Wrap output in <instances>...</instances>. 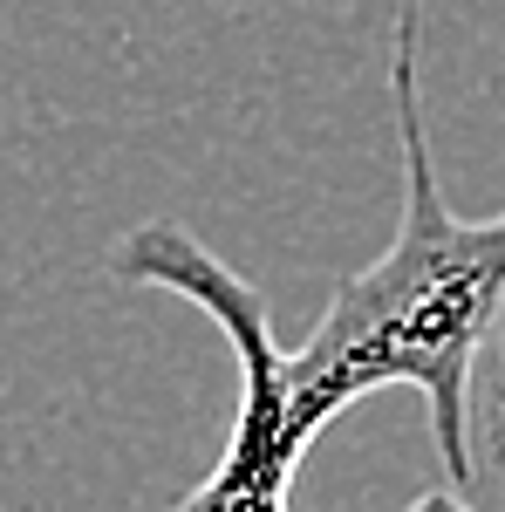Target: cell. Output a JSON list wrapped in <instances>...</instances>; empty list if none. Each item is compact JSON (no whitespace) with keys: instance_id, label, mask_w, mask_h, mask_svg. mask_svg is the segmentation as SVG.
Masks as SVG:
<instances>
[{"instance_id":"1","label":"cell","mask_w":505,"mask_h":512,"mask_svg":"<svg viewBox=\"0 0 505 512\" xmlns=\"http://www.w3.org/2000/svg\"><path fill=\"white\" fill-rule=\"evenodd\" d=\"M417 55H424V21L410 0L396 21V62H389L396 144H403V226L362 274L328 294V315L314 321L308 342L280 349V383H287V437L301 451L362 396L417 390L437 431V458L465 492L478 485L471 362L505 301V212L465 219L444 205L430 171Z\"/></svg>"},{"instance_id":"2","label":"cell","mask_w":505,"mask_h":512,"mask_svg":"<svg viewBox=\"0 0 505 512\" xmlns=\"http://www.w3.org/2000/svg\"><path fill=\"white\" fill-rule=\"evenodd\" d=\"M110 274L130 287H164L185 294L198 315L226 335L239 355V417L219 451V465L198 478L171 512H294V465L301 444L287 437V383H280V342H273L267 301L246 274H233L212 246H198L185 226L151 219L110 246Z\"/></svg>"},{"instance_id":"3","label":"cell","mask_w":505,"mask_h":512,"mask_svg":"<svg viewBox=\"0 0 505 512\" xmlns=\"http://www.w3.org/2000/svg\"><path fill=\"white\" fill-rule=\"evenodd\" d=\"M471 451H478V485L492 478L505 492V301L471 362Z\"/></svg>"},{"instance_id":"4","label":"cell","mask_w":505,"mask_h":512,"mask_svg":"<svg viewBox=\"0 0 505 512\" xmlns=\"http://www.w3.org/2000/svg\"><path fill=\"white\" fill-rule=\"evenodd\" d=\"M403 512H478V506H471L458 485H437V492H424V499H410Z\"/></svg>"}]
</instances>
